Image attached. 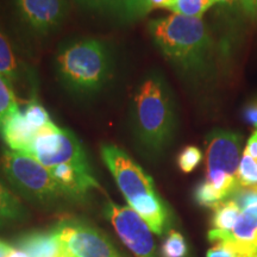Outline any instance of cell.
<instances>
[{
  "label": "cell",
  "instance_id": "obj_1",
  "mask_svg": "<svg viewBox=\"0 0 257 257\" xmlns=\"http://www.w3.org/2000/svg\"><path fill=\"white\" fill-rule=\"evenodd\" d=\"M150 36L162 55L186 73H200L207 67L212 38L201 18L172 15L148 24Z\"/></svg>",
  "mask_w": 257,
  "mask_h": 257
},
{
  "label": "cell",
  "instance_id": "obj_2",
  "mask_svg": "<svg viewBox=\"0 0 257 257\" xmlns=\"http://www.w3.org/2000/svg\"><path fill=\"white\" fill-rule=\"evenodd\" d=\"M133 130L137 141L150 154H160L175 131V107L162 76L150 73L134 94L131 108Z\"/></svg>",
  "mask_w": 257,
  "mask_h": 257
},
{
  "label": "cell",
  "instance_id": "obj_3",
  "mask_svg": "<svg viewBox=\"0 0 257 257\" xmlns=\"http://www.w3.org/2000/svg\"><path fill=\"white\" fill-rule=\"evenodd\" d=\"M113 56L107 44L96 38H83L64 46L56 57L61 82L79 95L100 92L113 74Z\"/></svg>",
  "mask_w": 257,
  "mask_h": 257
},
{
  "label": "cell",
  "instance_id": "obj_4",
  "mask_svg": "<svg viewBox=\"0 0 257 257\" xmlns=\"http://www.w3.org/2000/svg\"><path fill=\"white\" fill-rule=\"evenodd\" d=\"M0 170L10 184L31 200L47 202L67 197L50 170L27 154L4 150Z\"/></svg>",
  "mask_w": 257,
  "mask_h": 257
},
{
  "label": "cell",
  "instance_id": "obj_5",
  "mask_svg": "<svg viewBox=\"0 0 257 257\" xmlns=\"http://www.w3.org/2000/svg\"><path fill=\"white\" fill-rule=\"evenodd\" d=\"M27 155L48 169L63 163L89 165L87 155L75 134L50 123L35 138Z\"/></svg>",
  "mask_w": 257,
  "mask_h": 257
},
{
  "label": "cell",
  "instance_id": "obj_6",
  "mask_svg": "<svg viewBox=\"0 0 257 257\" xmlns=\"http://www.w3.org/2000/svg\"><path fill=\"white\" fill-rule=\"evenodd\" d=\"M100 154L105 166L110 170L127 202L143 195L157 193L152 176L123 149L113 144H104Z\"/></svg>",
  "mask_w": 257,
  "mask_h": 257
},
{
  "label": "cell",
  "instance_id": "obj_7",
  "mask_svg": "<svg viewBox=\"0 0 257 257\" xmlns=\"http://www.w3.org/2000/svg\"><path fill=\"white\" fill-rule=\"evenodd\" d=\"M105 216L135 256L156 257L152 230L133 208L108 201L105 206Z\"/></svg>",
  "mask_w": 257,
  "mask_h": 257
},
{
  "label": "cell",
  "instance_id": "obj_8",
  "mask_svg": "<svg viewBox=\"0 0 257 257\" xmlns=\"http://www.w3.org/2000/svg\"><path fill=\"white\" fill-rule=\"evenodd\" d=\"M60 239L78 257H124L100 230L78 221H62L54 227Z\"/></svg>",
  "mask_w": 257,
  "mask_h": 257
},
{
  "label": "cell",
  "instance_id": "obj_9",
  "mask_svg": "<svg viewBox=\"0 0 257 257\" xmlns=\"http://www.w3.org/2000/svg\"><path fill=\"white\" fill-rule=\"evenodd\" d=\"M206 175L226 174L237 178L242 136L216 128L206 137Z\"/></svg>",
  "mask_w": 257,
  "mask_h": 257
},
{
  "label": "cell",
  "instance_id": "obj_10",
  "mask_svg": "<svg viewBox=\"0 0 257 257\" xmlns=\"http://www.w3.org/2000/svg\"><path fill=\"white\" fill-rule=\"evenodd\" d=\"M23 23L36 35L56 30L69 11L68 0H15Z\"/></svg>",
  "mask_w": 257,
  "mask_h": 257
},
{
  "label": "cell",
  "instance_id": "obj_11",
  "mask_svg": "<svg viewBox=\"0 0 257 257\" xmlns=\"http://www.w3.org/2000/svg\"><path fill=\"white\" fill-rule=\"evenodd\" d=\"M208 239L223 243L233 257H257V205L242 210L236 225L229 232L210 230Z\"/></svg>",
  "mask_w": 257,
  "mask_h": 257
},
{
  "label": "cell",
  "instance_id": "obj_12",
  "mask_svg": "<svg viewBox=\"0 0 257 257\" xmlns=\"http://www.w3.org/2000/svg\"><path fill=\"white\" fill-rule=\"evenodd\" d=\"M49 170L67 197L80 199L85 197L91 189L100 188L89 165L63 163L49 168Z\"/></svg>",
  "mask_w": 257,
  "mask_h": 257
},
{
  "label": "cell",
  "instance_id": "obj_13",
  "mask_svg": "<svg viewBox=\"0 0 257 257\" xmlns=\"http://www.w3.org/2000/svg\"><path fill=\"white\" fill-rule=\"evenodd\" d=\"M40 131L18 110L0 123V136L12 152L27 154Z\"/></svg>",
  "mask_w": 257,
  "mask_h": 257
},
{
  "label": "cell",
  "instance_id": "obj_14",
  "mask_svg": "<svg viewBox=\"0 0 257 257\" xmlns=\"http://www.w3.org/2000/svg\"><path fill=\"white\" fill-rule=\"evenodd\" d=\"M17 245L30 257H68L72 253L54 229L24 234L17 240Z\"/></svg>",
  "mask_w": 257,
  "mask_h": 257
},
{
  "label": "cell",
  "instance_id": "obj_15",
  "mask_svg": "<svg viewBox=\"0 0 257 257\" xmlns=\"http://www.w3.org/2000/svg\"><path fill=\"white\" fill-rule=\"evenodd\" d=\"M127 204L146 221L154 233L162 234L165 232L169 223V212L165 201L157 193L134 199Z\"/></svg>",
  "mask_w": 257,
  "mask_h": 257
},
{
  "label": "cell",
  "instance_id": "obj_16",
  "mask_svg": "<svg viewBox=\"0 0 257 257\" xmlns=\"http://www.w3.org/2000/svg\"><path fill=\"white\" fill-rule=\"evenodd\" d=\"M21 63L8 36L0 29V76L12 89L22 78Z\"/></svg>",
  "mask_w": 257,
  "mask_h": 257
},
{
  "label": "cell",
  "instance_id": "obj_17",
  "mask_svg": "<svg viewBox=\"0 0 257 257\" xmlns=\"http://www.w3.org/2000/svg\"><path fill=\"white\" fill-rule=\"evenodd\" d=\"M238 205L231 199H227L224 202L214 208L213 217H212V229L218 232H229L234 227L237 220L240 216Z\"/></svg>",
  "mask_w": 257,
  "mask_h": 257
},
{
  "label": "cell",
  "instance_id": "obj_18",
  "mask_svg": "<svg viewBox=\"0 0 257 257\" xmlns=\"http://www.w3.org/2000/svg\"><path fill=\"white\" fill-rule=\"evenodd\" d=\"M213 4H216L214 0H175L170 10L176 15L201 18Z\"/></svg>",
  "mask_w": 257,
  "mask_h": 257
},
{
  "label": "cell",
  "instance_id": "obj_19",
  "mask_svg": "<svg viewBox=\"0 0 257 257\" xmlns=\"http://www.w3.org/2000/svg\"><path fill=\"white\" fill-rule=\"evenodd\" d=\"M23 213V207L17 198L0 182V216L5 220L17 219Z\"/></svg>",
  "mask_w": 257,
  "mask_h": 257
},
{
  "label": "cell",
  "instance_id": "obj_20",
  "mask_svg": "<svg viewBox=\"0 0 257 257\" xmlns=\"http://www.w3.org/2000/svg\"><path fill=\"white\" fill-rule=\"evenodd\" d=\"M23 113L25 115V118H27V119L30 121L40 133L50 123H53L49 112L47 111V108L44 107L37 99H32V100L28 102Z\"/></svg>",
  "mask_w": 257,
  "mask_h": 257
},
{
  "label": "cell",
  "instance_id": "obj_21",
  "mask_svg": "<svg viewBox=\"0 0 257 257\" xmlns=\"http://www.w3.org/2000/svg\"><path fill=\"white\" fill-rule=\"evenodd\" d=\"M238 186L257 185V161L248 154L243 153L237 169Z\"/></svg>",
  "mask_w": 257,
  "mask_h": 257
},
{
  "label": "cell",
  "instance_id": "obj_22",
  "mask_svg": "<svg viewBox=\"0 0 257 257\" xmlns=\"http://www.w3.org/2000/svg\"><path fill=\"white\" fill-rule=\"evenodd\" d=\"M162 257H185L187 255V244L181 233L178 231H169L168 237L161 248Z\"/></svg>",
  "mask_w": 257,
  "mask_h": 257
},
{
  "label": "cell",
  "instance_id": "obj_23",
  "mask_svg": "<svg viewBox=\"0 0 257 257\" xmlns=\"http://www.w3.org/2000/svg\"><path fill=\"white\" fill-rule=\"evenodd\" d=\"M21 110L16 99L14 89L9 86V83L0 76V123L8 115L14 112Z\"/></svg>",
  "mask_w": 257,
  "mask_h": 257
},
{
  "label": "cell",
  "instance_id": "obj_24",
  "mask_svg": "<svg viewBox=\"0 0 257 257\" xmlns=\"http://www.w3.org/2000/svg\"><path fill=\"white\" fill-rule=\"evenodd\" d=\"M202 160V153L198 147L187 146L181 150L178 156V166L182 172L192 173L200 165Z\"/></svg>",
  "mask_w": 257,
  "mask_h": 257
},
{
  "label": "cell",
  "instance_id": "obj_25",
  "mask_svg": "<svg viewBox=\"0 0 257 257\" xmlns=\"http://www.w3.org/2000/svg\"><path fill=\"white\" fill-rule=\"evenodd\" d=\"M238 205L240 210L257 205V185L238 186L229 198Z\"/></svg>",
  "mask_w": 257,
  "mask_h": 257
},
{
  "label": "cell",
  "instance_id": "obj_26",
  "mask_svg": "<svg viewBox=\"0 0 257 257\" xmlns=\"http://www.w3.org/2000/svg\"><path fill=\"white\" fill-rule=\"evenodd\" d=\"M126 0H95V9L119 16Z\"/></svg>",
  "mask_w": 257,
  "mask_h": 257
},
{
  "label": "cell",
  "instance_id": "obj_27",
  "mask_svg": "<svg viewBox=\"0 0 257 257\" xmlns=\"http://www.w3.org/2000/svg\"><path fill=\"white\" fill-rule=\"evenodd\" d=\"M175 0H141L144 15L150 14L157 9H168L170 10L174 5Z\"/></svg>",
  "mask_w": 257,
  "mask_h": 257
},
{
  "label": "cell",
  "instance_id": "obj_28",
  "mask_svg": "<svg viewBox=\"0 0 257 257\" xmlns=\"http://www.w3.org/2000/svg\"><path fill=\"white\" fill-rule=\"evenodd\" d=\"M243 119L251 126H257V98L246 104L243 108Z\"/></svg>",
  "mask_w": 257,
  "mask_h": 257
},
{
  "label": "cell",
  "instance_id": "obj_29",
  "mask_svg": "<svg viewBox=\"0 0 257 257\" xmlns=\"http://www.w3.org/2000/svg\"><path fill=\"white\" fill-rule=\"evenodd\" d=\"M206 257H233L232 253L229 249L226 248V245H224L223 243H217L216 245L212 246L206 253Z\"/></svg>",
  "mask_w": 257,
  "mask_h": 257
},
{
  "label": "cell",
  "instance_id": "obj_30",
  "mask_svg": "<svg viewBox=\"0 0 257 257\" xmlns=\"http://www.w3.org/2000/svg\"><path fill=\"white\" fill-rule=\"evenodd\" d=\"M244 153L248 154V155L257 161V130L250 136L245 149H244Z\"/></svg>",
  "mask_w": 257,
  "mask_h": 257
},
{
  "label": "cell",
  "instance_id": "obj_31",
  "mask_svg": "<svg viewBox=\"0 0 257 257\" xmlns=\"http://www.w3.org/2000/svg\"><path fill=\"white\" fill-rule=\"evenodd\" d=\"M243 8L245 9V11L248 12L249 15L257 17V0H248V2L243 5Z\"/></svg>",
  "mask_w": 257,
  "mask_h": 257
},
{
  "label": "cell",
  "instance_id": "obj_32",
  "mask_svg": "<svg viewBox=\"0 0 257 257\" xmlns=\"http://www.w3.org/2000/svg\"><path fill=\"white\" fill-rule=\"evenodd\" d=\"M12 250H14V248L11 246V244L0 239V257H8V255Z\"/></svg>",
  "mask_w": 257,
  "mask_h": 257
},
{
  "label": "cell",
  "instance_id": "obj_33",
  "mask_svg": "<svg viewBox=\"0 0 257 257\" xmlns=\"http://www.w3.org/2000/svg\"><path fill=\"white\" fill-rule=\"evenodd\" d=\"M78 4H80L83 8H88V9H95V0H75Z\"/></svg>",
  "mask_w": 257,
  "mask_h": 257
},
{
  "label": "cell",
  "instance_id": "obj_34",
  "mask_svg": "<svg viewBox=\"0 0 257 257\" xmlns=\"http://www.w3.org/2000/svg\"><path fill=\"white\" fill-rule=\"evenodd\" d=\"M8 257H30V256H29L25 251H23V250L17 248L12 250V251L8 255Z\"/></svg>",
  "mask_w": 257,
  "mask_h": 257
},
{
  "label": "cell",
  "instance_id": "obj_35",
  "mask_svg": "<svg viewBox=\"0 0 257 257\" xmlns=\"http://www.w3.org/2000/svg\"><path fill=\"white\" fill-rule=\"evenodd\" d=\"M236 2V0H214V3H220V4H231V3ZM240 4L244 5L248 0H238Z\"/></svg>",
  "mask_w": 257,
  "mask_h": 257
},
{
  "label": "cell",
  "instance_id": "obj_36",
  "mask_svg": "<svg viewBox=\"0 0 257 257\" xmlns=\"http://www.w3.org/2000/svg\"><path fill=\"white\" fill-rule=\"evenodd\" d=\"M4 221H6L5 219H4V218H3L2 216H0V225H2L3 223H4Z\"/></svg>",
  "mask_w": 257,
  "mask_h": 257
},
{
  "label": "cell",
  "instance_id": "obj_37",
  "mask_svg": "<svg viewBox=\"0 0 257 257\" xmlns=\"http://www.w3.org/2000/svg\"><path fill=\"white\" fill-rule=\"evenodd\" d=\"M68 257H78V256H75V255H73V253H70Z\"/></svg>",
  "mask_w": 257,
  "mask_h": 257
}]
</instances>
